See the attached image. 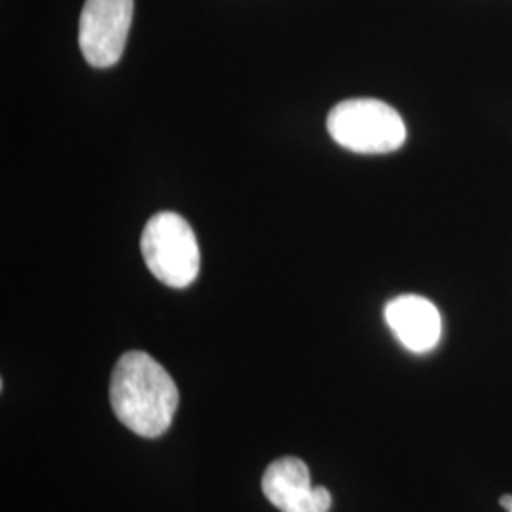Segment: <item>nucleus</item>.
<instances>
[{
	"label": "nucleus",
	"mask_w": 512,
	"mask_h": 512,
	"mask_svg": "<svg viewBox=\"0 0 512 512\" xmlns=\"http://www.w3.org/2000/svg\"><path fill=\"white\" fill-rule=\"evenodd\" d=\"M509 512H512V509H511V511H509Z\"/></svg>",
	"instance_id": "6e6552de"
},
{
	"label": "nucleus",
	"mask_w": 512,
	"mask_h": 512,
	"mask_svg": "<svg viewBox=\"0 0 512 512\" xmlns=\"http://www.w3.org/2000/svg\"><path fill=\"white\" fill-rule=\"evenodd\" d=\"M148 270L167 287L184 289L200 274V245L190 224L177 213H158L141 236Z\"/></svg>",
	"instance_id": "7ed1b4c3"
},
{
	"label": "nucleus",
	"mask_w": 512,
	"mask_h": 512,
	"mask_svg": "<svg viewBox=\"0 0 512 512\" xmlns=\"http://www.w3.org/2000/svg\"><path fill=\"white\" fill-rule=\"evenodd\" d=\"M499 505L503 507V509H507V511H511L512 509V495H503L501 499H499Z\"/></svg>",
	"instance_id": "0eeeda50"
},
{
	"label": "nucleus",
	"mask_w": 512,
	"mask_h": 512,
	"mask_svg": "<svg viewBox=\"0 0 512 512\" xmlns=\"http://www.w3.org/2000/svg\"><path fill=\"white\" fill-rule=\"evenodd\" d=\"M385 323L412 353H427L437 348L442 334V319L437 306L416 294H404L391 300L385 306Z\"/></svg>",
	"instance_id": "423d86ee"
},
{
	"label": "nucleus",
	"mask_w": 512,
	"mask_h": 512,
	"mask_svg": "<svg viewBox=\"0 0 512 512\" xmlns=\"http://www.w3.org/2000/svg\"><path fill=\"white\" fill-rule=\"evenodd\" d=\"M262 492L281 512H329L327 488L311 486L310 469L298 458L274 461L262 476Z\"/></svg>",
	"instance_id": "39448f33"
},
{
	"label": "nucleus",
	"mask_w": 512,
	"mask_h": 512,
	"mask_svg": "<svg viewBox=\"0 0 512 512\" xmlns=\"http://www.w3.org/2000/svg\"><path fill=\"white\" fill-rule=\"evenodd\" d=\"M110 406L139 437L164 435L179 406V389L164 366L143 351L120 357L110 378Z\"/></svg>",
	"instance_id": "f257e3e1"
},
{
	"label": "nucleus",
	"mask_w": 512,
	"mask_h": 512,
	"mask_svg": "<svg viewBox=\"0 0 512 512\" xmlns=\"http://www.w3.org/2000/svg\"><path fill=\"white\" fill-rule=\"evenodd\" d=\"M131 19L133 0H86L80 14L78 44L92 67L107 69L120 61Z\"/></svg>",
	"instance_id": "20e7f679"
},
{
	"label": "nucleus",
	"mask_w": 512,
	"mask_h": 512,
	"mask_svg": "<svg viewBox=\"0 0 512 512\" xmlns=\"http://www.w3.org/2000/svg\"><path fill=\"white\" fill-rule=\"evenodd\" d=\"M330 137L357 154H387L403 147L406 126L391 105L380 99H348L330 110Z\"/></svg>",
	"instance_id": "f03ea898"
}]
</instances>
